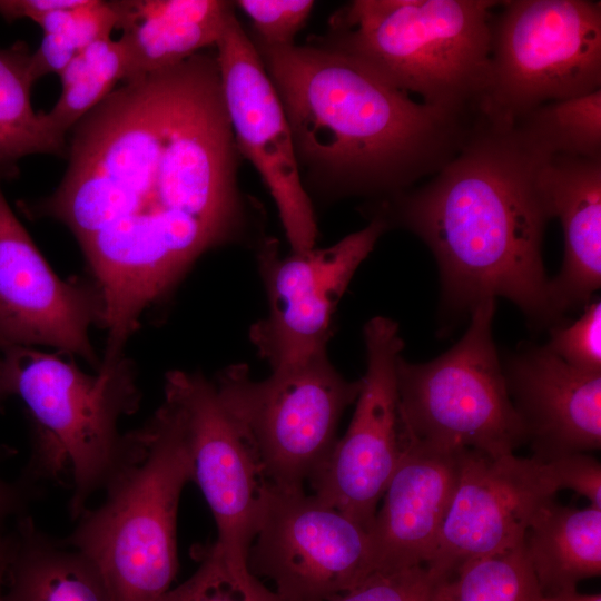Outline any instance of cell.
<instances>
[{
    "mask_svg": "<svg viewBox=\"0 0 601 601\" xmlns=\"http://www.w3.org/2000/svg\"><path fill=\"white\" fill-rule=\"evenodd\" d=\"M126 73L125 52L119 39L98 40L76 57L59 75L62 91L45 117L51 129L67 134L108 95Z\"/></svg>",
    "mask_w": 601,
    "mask_h": 601,
    "instance_id": "cb8c5ba5",
    "label": "cell"
},
{
    "mask_svg": "<svg viewBox=\"0 0 601 601\" xmlns=\"http://www.w3.org/2000/svg\"><path fill=\"white\" fill-rule=\"evenodd\" d=\"M495 299L479 303L463 337L436 359L396 365L402 435L433 447L513 454L525 443L492 337Z\"/></svg>",
    "mask_w": 601,
    "mask_h": 601,
    "instance_id": "52a82bcc",
    "label": "cell"
},
{
    "mask_svg": "<svg viewBox=\"0 0 601 601\" xmlns=\"http://www.w3.org/2000/svg\"><path fill=\"white\" fill-rule=\"evenodd\" d=\"M255 46L287 117L303 184L326 197L384 201L410 189L457 154L481 115L415 101L321 42Z\"/></svg>",
    "mask_w": 601,
    "mask_h": 601,
    "instance_id": "3957f363",
    "label": "cell"
},
{
    "mask_svg": "<svg viewBox=\"0 0 601 601\" xmlns=\"http://www.w3.org/2000/svg\"><path fill=\"white\" fill-rule=\"evenodd\" d=\"M558 491L549 463L462 450L455 493L426 565L451 577L467 561L520 546L535 514Z\"/></svg>",
    "mask_w": 601,
    "mask_h": 601,
    "instance_id": "9a60e30c",
    "label": "cell"
},
{
    "mask_svg": "<svg viewBox=\"0 0 601 601\" xmlns=\"http://www.w3.org/2000/svg\"><path fill=\"white\" fill-rule=\"evenodd\" d=\"M0 339L47 345L99 366L89 328L102 322L96 284L59 278L11 210L0 186Z\"/></svg>",
    "mask_w": 601,
    "mask_h": 601,
    "instance_id": "2e32d148",
    "label": "cell"
},
{
    "mask_svg": "<svg viewBox=\"0 0 601 601\" xmlns=\"http://www.w3.org/2000/svg\"><path fill=\"white\" fill-rule=\"evenodd\" d=\"M252 21L255 43L286 47L304 27L315 2L312 0H238L234 2Z\"/></svg>",
    "mask_w": 601,
    "mask_h": 601,
    "instance_id": "f1b7e54d",
    "label": "cell"
},
{
    "mask_svg": "<svg viewBox=\"0 0 601 601\" xmlns=\"http://www.w3.org/2000/svg\"><path fill=\"white\" fill-rule=\"evenodd\" d=\"M67 156L57 189L19 207L83 248L191 267L252 231L216 53L125 81L71 129Z\"/></svg>",
    "mask_w": 601,
    "mask_h": 601,
    "instance_id": "6da1fadb",
    "label": "cell"
},
{
    "mask_svg": "<svg viewBox=\"0 0 601 601\" xmlns=\"http://www.w3.org/2000/svg\"><path fill=\"white\" fill-rule=\"evenodd\" d=\"M43 33H63L78 48L106 38L117 26L110 1L79 0L77 4L46 13L33 20Z\"/></svg>",
    "mask_w": 601,
    "mask_h": 601,
    "instance_id": "4dcf8cb0",
    "label": "cell"
},
{
    "mask_svg": "<svg viewBox=\"0 0 601 601\" xmlns=\"http://www.w3.org/2000/svg\"><path fill=\"white\" fill-rule=\"evenodd\" d=\"M364 343L366 372L353 417L309 485L368 532L403 451L396 365L404 342L396 322L376 316L364 326Z\"/></svg>",
    "mask_w": 601,
    "mask_h": 601,
    "instance_id": "4fadbf2b",
    "label": "cell"
},
{
    "mask_svg": "<svg viewBox=\"0 0 601 601\" xmlns=\"http://www.w3.org/2000/svg\"><path fill=\"white\" fill-rule=\"evenodd\" d=\"M402 442L400 462L368 531L375 572L430 562L457 484L462 450H442L403 435Z\"/></svg>",
    "mask_w": 601,
    "mask_h": 601,
    "instance_id": "ac0fdd59",
    "label": "cell"
},
{
    "mask_svg": "<svg viewBox=\"0 0 601 601\" xmlns=\"http://www.w3.org/2000/svg\"><path fill=\"white\" fill-rule=\"evenodd\" d=\"M3 601H114L96 566L24 514L0 533Z\"/></svg>",
    "mask_w": 601,
    "mask_h": 601,
    "instance_id": "44dd1931",
    "label": "cell"
},
{
    "mask_svg": "<svg viewBox=\"0 0 601 601\" xmlns=\"http://www.w3.org/2000/svg\"><path fill=\"white\" fill-rule=\"evenodd\" d=\"M493 0H354L321 43L343 51L426 105L482 111L491 62Z\"/></svg>",
    "mask_w": 601,
    "mask_h": 601,
    "instance_id": "5b68a950",
    "label": "cell"
},
{
    "mask_svg": "<svg viewBox=\"0 0 601 601\" xmlns=\"http://www.w3.org/2000/svg\"><path fill=\"white\" fill-rule=\"evenodd\" d=\"M2 316H3V312H2V307H1V305H0V322H1V319H2Z\"/></svg>",
    "mask_w": 601,
    "mask_h": 601,
    "instance_id": "f35d334b",
    "label": "cell"
},
{
    "mask_svg": "<svg viewBox=\"0 0 601 601\" xmlns=\"http://www.w3.org/2000/svg\"><path fill=\"white\" fill-rule=\"evenodd\" d=\"M515 121L551 154L601 158V89L546 102Z\"/></svg>",
    "mask_w": 601,
    "mask_h": 601,
    "instance_id": "484cf974",
    "label": "cell"
},
{
    "mask_svg": "<svg viewBox=\"0 0 601 601\" xmlns=\"http://www.w3.org/2000/svg\"><path fill=\"white\" fill-rule=\"evenodd\" d=\"M386 221L373 216L367 226L324 248L282 256L276 239H263L256 260L268 313L248 337L272 370L327 353L333 317L352 277L373 250Z\"/></svg>",
    "mask_w": 601,
    "mask_h": 601,
    "instance_id": "30bf717a",
    "label": "cell"
},
{
    "mask_svg": "<svg viewBox=\"0 0 601 601\" xmlns=\"http://www.w3.org/2000/svg\"><path fill=\"white\" fill-rule=\"evenodd\" d=\"M551 155L519 122L482 112L457 154L425 184L380 203L374 216L432 250L446 312L471 313L500 296L534 326L558 325L542 262L552 216L540 170Z\"/></svg>",
    "mask_w": 601,
    "mask_h": 601,
    "instance_id": "7a4b0ae2",
    "label": "cell"
},
{
    "mask_svg": "<svg viewBox=\"0 0 601 601\" xmlns=\"http://www.w3.org/2000/svg\"><path fill=\"white\" fill-rule=\"evenodd\" d=\"M220 401L255 449L273 486L302 490L322 470L337 441L344 411L362 381L346 380L327 353L254 380L233 364L213 381Z\"/></svg>",
    "mask_w": 601,
    "mask_h": 601,
    "instance_id": "ba28073f",
    "label": "cell"
},
{
    "mask_svg": "<svg viewBox=\"0 0 601 601\" xmlns=\"http://www.w3.org/2000/svg\"><path fill=\"white\" fill-rule=\"evenodd\" d=\"M0 601H3V598H2V580H1V568H0Z\"/></svg>",
    "mask_w": 601,
    "mask_h": 601,
    "instance_id": "74e56055",
    "label": "cell"
},
{
    "mask_svg": "<svg viewBox=\"0 0 601 601\" xmlns=\"http://www.w3.org/2000/svg\"><path fill=\"white\" fill-rule=\"evenodd\" d=\"M539 601H601L600 593L584 594L578 592L577 589H566L553 594H542Z\"/></svg>",
    "mask_w": 601,
    "mask_h": 601,
    "instance_id": "d590c367",
    "label": "cell"
},
{
    "mask_svg": "<svg viewBox=\"0 0 601 601\" xmlns=\"http://www.w3.org/2000/svg\"><path fill=\"white\" fill-rule=\"evenodd\" d=\"M126 60L125 81L176 66L216 46L235 4L225 0L110 1Z\"/></svg>",
    "mask_w": 601,
    "mask_h": 601,
    "instance_id": "ffe728a7",
    "label": "cell"
},
{
    "mask_svg": "<svg viewBox=\"0 0 601 601\" xmlns=\"http://www.w3.org/2000/svg\"><path fill=\"white\" fill-rule=\"evenodd\" d=\"M31 52L18 41L0 48V181L19 174V161L31 155L65 156L66 138L49 126L31 104Z\"/></svg>",
    "mask_w": 601,
    "mask_h": 601,
    "instance_id": "603a6c76",
    "label": "cell"
},
{
    "mask_svg": "<svg viewBox=\"0 0 601 601\" xmlns=\"http://www.w3.org/2000/svg\"><path fill=\"white\" fill-rule=\"evenodd\" d=\"M540 181L552 218L564 235V259L550 280L555 313L587 304L601 285V158L553 154L543 162Z\"/></svg>",
    "mask_w": 601,
    "mask_h": 601,
    "instance_id": "d6986e66",
    "label": "cell"
},
{
    "mask_svg": "<svg viewBox=\"0 0 601 601\" xmlns=\"http://www.w3.org/2000/svg\"><path fill=\"white\" fill-rule=\"evenodd\" d=\"M40 494V487L24 479L17 482L0 475V533L14 520L27 514L31 501Z\"/></svg>",
    "mask_w": 601,
    "mask_h": 601,
    "instance_id": "836d02e7",
    "label": "cell"
},
{
    "mask_svg": "<svg viewBox=\"0 0 601 601\" xmlns=\"http://www.w3.org/2000/svg\"><path fill=\"white\" fill-rule=\"evenodd\" d=\"M79 0H0V16L8 22L37 18L78 3Z\"/></svg>",
    "mask_w": 601,
    "mask_h": 601,
    "instance_id": "e575fe53",
    "label": "cell"
},
{
    "mask_svg": "<svg viewBox=\"0 0 601 601\" xmlns=\"http://www.w3.org/2000/svg\"><path fill=\"white\" fill-rule=\"evenodd\" d=\"M247 565L286 601H334L375 572L363 526L304 489L272 484Z\"/></svg>",
    "mask_w": 601,
    "mask_h": 601,
    "instance_id": "8fae6325",
    "label": "cell"
},
{
    "mask_svg": "<svg viewBox=\"0 0 601 601\" xmlns=\"http://www.w3.org/2000/svg\"><path fill=\"white\" fill-rule=\"evenodd\" d=\"M545 346L580 371L601 373V302L585 305L575 322L554 325Z\"/></svg>",
    "mask_w": 601,
    "mask_h": 601,
    "instance_id": "f546056e",
    "label": "cell"
},
{
    "mask_svg": "<svg viewBox=\"0 0 601 601\" xmlns=\"http://www.w3.org/2000/svg\"><path fill=\"white\" fill-rule=\"evenodd\" d=\"M12 395V383L8 362L0 351V404Z\"/></svg>",
    "mask_w": 601,
    "mask_h": 601,
    "instance_id": "8d00e7d4",
    "label": "cell"
},
{
    "mask_svg": "<svg viewBox=\"0 0 601 601\" xmlns=\"http://www.w3.org/2000/svg\"><path fill=\"white\" fill-rule=\"evenodd\" d=\"M447 578L428 565L378 571L334 601H439Z\"/></svg>",
    "mask_w": 601,
    "mask_h": 601,
    "instance_id": "83f0119b",
    "label": "cell"
},
{
    "mask_svg": "<svg viewBox=\"0 0 601 601\" xmlns=\"http://www.w3.org/2000/svg\"><path fill=\"white\" fill-rule=\"evenodd\" d=\"M548 463L560 490H572L601 509V464L594 456L581 452Z\"/></svg>",
    "mask_w": 601,
    "mask_h": 601,
    "instance_id": "1f68e13d",
    "label": "cell"
},
{
    "mask_svg": "<svg viewBox=\"0 0 601 601\" xmlns=\"http://www.w3.org/2000/svg\"><path fill=\"white\" fill-rule=\"evenodd\" d=\"M503 368L532 456L548 463L601 446V373L580 371L546 346H528Z\"/></svg>",
    "mask_w": 601,
    "mask_h": 601,
    "instance_id": "e0dca14e",
    "label": "cell"
},
{
    "mask_svg": "<svg viewBox=\"0 0 601 601\" xmlns=\"http://www.w3.org/2000/svg\"><path fill=\"white\" fill-rule=\"evenodd\" d=\"M193 481L179 406L165 400L148 422L127 433L120 463L63 540L102 577L114 601H156L178 571L176 522L180 494Z\"/></svg>",
    "mask_w": 601,
    "mask_h": 601,
    "instance_id": "277c9868",
    "label": "cell"
},
{
    "mask_svg": "<svg viewBox=\"0 0 601 601\" xmlns=\"http://www.w3.org/2000/svg\"><path fill=\"white\" fill-rule=\"evenodd\" d=\"M164 391L184 416L193 481L217 525V540L211 545L233 572L250 577L248 551L270 489L262 462L220 401L213 381L200 373L171 371L166 375Z\"/></svg>",
    "mask_w": 601,
    "mask_h": 601,
    "instance_id": "7c38bea8",
    "label": "cell"
},
{
    "mask_svg": "<svg viewBox=\"0 0 601 601\" xmlns=\"http://www.w3.org/2000/svg\"><path fill=\"white\" fill-rule=\"evenodd\" d=\"M215 47L238 154L250 161L266 185L292 250L312 249L318 227L288 120L260 55L236 14Z\"/></svg>",
    "mask_w": 601,
    "mask_h": 601,
    "instance_id": "5bb4252c",
    "label": "cell"
},
{
    "mask_svg": "<svg viewBox=\"0 0 601 601\" xmlns=\"http://www.w3.org/2000/svg\"><path fill=\"white\" fill-rule=\"evenodd\" d=\"M541 595L522 543L460 565L443 583L439 601H539Z\"/></svg>",
    "mask_w": 601,
    "mask_h": 601,
    "instance_id": "d4e9b609",
    "label": "cell"
},
{
    "mask_svg": "<svg viewBox=\"0 0 601 601\" xmlns=\"http://www.w3.org/2000/svg\"><path fill=\"white\" fill-rule=\"evenodd\" d=\"M599 89L600 1H500L483 114L513 122L546 102Z\"/></svg>",
    "mask_w": 601,
    "mask_h": 601,
    "instance_id": "9c48e42d",
    "label": "cell"
},
{
    "mask_svg": "<svg viewBox=\"0 0 601 601\" xmlns=\"http://www.w3.org/2000/svg\"><path fill=\"white\" fill-rule=\"evenodd\" d=\"M523 550L542 594L577 589L601 573V509L550 501L531 521Z\"/></svg>",
    "mask_w": 601,
    "mask_h": 601,
    "instance_id": "7402d4cb",
    "label": "cell"
},
{
    "mask_svg": "<svg viewBox=\"0 0 601 601\" xmlns=\"http://www.w3.org/2000/svg\"><path fill=\"white\" fill-rule=\"evenodd\" d=\"M200 565L184 583L156 601H286L258 578L233 572L213 545L199 552Z\"/></svg>",
    "mask_w": 601,
    "mask_h": 601,
    "instance_id": "4316f807",
    "label": "cell"
},
{
    "mask_svg": "<svg viewBox=\"0 0 601 601\" xmlns=\"http://www.w3.org/2000/svg\"><path fill=\"white\" fill-rule=\"evenodd\" d=\"M11 374L12 395L24 403L31 451L24 480L63 484L77 520L102 491L124 456L127 434L118 423L139 405L136 373L124 357L93 374L31 346L0 339Z\"/></svg>",
    "mask_w": 601,
    "mask_h": 601,
    "instance_id": "8992f818",
    "label": "cell"
},
{
    "mask_svg": "<svg viewBox=\"0 0 601 601\" xmlns=\"http://www.w3.org/2000/svg\"><path fill=\"white\" fill-rule=\"evenodd\" d=\"M80 52L63 33H43L38 49L31 52L29 73L32 82L49 73H61Z\"/></svg>",
    "mask_w": 601,
    "mask_h": 601,
    "instance_id": "d6a6232c",
    "label": "cell"
}]
</instances>
